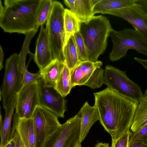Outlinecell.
I'll list each match as a JSON object with an SVG mask.
<instances>
[{"label":"cell","mask_w":147,"mask_h":147,"mask_svg":"<svg viewBox=\"0 0 147 147\" xmlns=\"http://www.w3.org/2000/svg\"><path fill=\"white\" fill-rule=\"evenodd\" d=\"M40 105L38 80L24 87L18 93L15 112L19 118L32 117L36 107Z\"/></svg>","instance_id":"cell-10"},{"label":"cell","mask_w":147,"mask_h":147,"mask_svg":"<svg viewBox=\"0 0 147 147\" xmlns=\"http://www.w3.org/2000/svg\"><path fill=\"white\" fill-rule=\"evenodd\" d=\"M147 124V98H143L138 103L131 125V131L136 133Z\"/></svg>","instance_id":"cell-21"},{"label":"cell","mask_w":147,"mask_h":147,"mask_svg":"<svg viewBox=\"0 0 147 147\" xmlns=\"http://www.w3.org/2000/svg\"><path fill=\"white\" fill-rule=\"evenodd\" d=\"M112 29L109 20L102 15L94 16L89 21L80 23L79 32L86 47L88 61H97L104 53Z\"/></svg>","instance_id":"cell-3"},{"label":"cell","mask_w":147,"mask_h":147,"mask_svg":"<svg viewBox=\"0 0 147 147\" xmlns=\"http://www.w3.org/2000/svg\"><path fill=\"white\" fill-rule=\"evenodd\" d=\"M80 117V141H83L92 125L99 120V116L96 107L90 106L86 102L78 113Z\"/></svg>","instance_id":"cell-17"},{"label":"cell","mask_w":147,"mask_h":147,"mask_svg":"<svg viewBox=\"0 0 147 147\" xmlns=\"http://www.w3.org/2000/svg\"><path fill=\"white\" fill-rule=\"evenodd\" d=\"M134 59L147 70V59H142L137 57H135Z\"/></svg>","instance_id":"cell-34"},{"label":"cell","mask_w":147,"mask_h":147,"mask_svg":"<svg viewBox=\"0 0 147 147\" xmlns=\"http://www.w3.org/2000/svg\"><path fill=\"white\" fill-rule=\"evenodd\" d=\"M16 131L24 147H36V127L32 117L28 119L19 118Z\"/></svg>","instance_id":"cell-16"},{"label":"cell","mask_w":147,"mask_h":147,"mask_svg":"<svg viewBox=\"0 0 147 147\" xmlns=\"http://www.w3.org/2000/svg\"><path fill=\"white\" fill-rule=\"evenodd\" d=\"M64 63L71 71L81 62L79 59L73 35L69 38L63 49Z\"/></svg>","instance_id":"cell-22"},{"label":"cell","mask_w":147,"mask_h":147,"mask_svg":"<svg viewBox=\"0 0 147 147\" xmlns=\"http://www.w3.org/2000/svg\"><path fill=\"white\" fill-rule=\"evenodd\" d=\"M43 0H0V26L9 33L26 34L38 28L36 18Z\"/></svg>","instance_id":"cell-2"},{"label":"cell","mask_w":147,"mask_h":147,"mask_svg":"<svg viewBox=\"0 0 147 147\" xmlns=\"http://www.w3.org/2000/svg\"><path fill=\"white\" fill-rule=\"evenodd\" d=\"M65 64L57 59H53L47 66L38 71L45 84L54 87Z\"/></svg>","instance_id":"cell-19"},{"label":"cell","mask_w":147,"mask_h":147,"mask_svg":"<svg viewBox=\"0 0 147 147\" xmlns=\"http://www.w3.org/2000/svg\"><path fill=\"white\" fill-rule=\"evenodd\" d=\"M4 53L3 48L1 45L0 46V70L3 68V62L4 58Z\"/></svg>","instance_id":"cell-35"},{"label":"cell","mask_w":147,"mask_h":147,"mask_svg":"<svg viewBox=\"0 0 147 147\" xmlns=\"http://www.w3.org/2000/svg\"><path fill=\"white\" fill-rule=\"evenodd\" d=\"M136 140L144 141L147 142V124L136 133L130 131L129 143Z\"/></svg>","instance_id":"cell-27"},{"label":"cell","mask_w":147,"mask_h":147,"mask_svg":"<svg viewBox=\"0 0 147 147\" xmlns=\"http://www.w3.org/2000/svg\"><path fill=\"white\" fill-rule=\"evenodd\" d=\"M36 127V147H43L47 140L61 126L58 117L41 106H37L32 117Z\"/></svg>","instance_id":"cell-9"},{"label":"cell","mask_w":147,"mask_h":147,"mask_svg":"<svg viewBox=\"0 0 147 147\" xmlns=\"http://www.w3.org/2000/svg\"><path fill=\"white\" fill-rule=\"evenodd\" d=\"M84 76V72L78 65L71 71V79L73 87L78 85Z\"/></svg>","instance_id":"cell-28"},{"label":"cell","mask_w":147,"mask_h":147,"mask_svg":"<svg viewBox=\"0 0 147 147\" xmlns=\"http://www.w3.org/2000/svg\"><path fill=\"white\" fill-rule=\"evenodd\" d=\"M82 147L81 145V142L80 141H79L77 142L73 147Z\"/></svg>","instance_id":"cell-38"},{"label":"cell","mask_w":147,"mask_h":147,"mask_svg":"<svg viewBox=\"0 0 147 147\" xmlns=\"http://www.w3.org/2000/svg\"><path fill=\"white\" fill-rule=\"evenodd\" d=\"M80 117L78 113L48 138L43 147H72L80 141Z\"/></svg>","instance_id":"cell-8"},{"label":"cell","mask_w":147,"mask_h":147,"mask_svg":"<svg viewBox=\"0 0 147 147\" xmlns=\"http://www.w3.org/2000/svg\"><path fill=\"white\" fill-rule=\"evenodd\" d=\"M73 87L71 79V71L65 64L54 88L61 95L65 97L69 93Z\"/></svg>","instance_id":"cell-23"},{"label":"cell","mask_w":147,"mask_h":147,"mask_svg":"<svg viewBox=\"0 0 147 147\" xmlns=\"http://www.w3.org/2000/svg\"><path fill=\"white\" fill-rule=\"evenodd\" d=\"M79 58L81 62L88 61V53L83 38L79 32L73 35Z\"/></svg>","instance_id":"cell-26"},{"label":"cell","mask_w":147,"mask_h":147,"mask_svg":"<svg viewBox=\"0 0 147 147\" xmlns=\"http://www.w3.org/2000/svg\"><path fill=\"white\" fill-rule=\"evenodd\" d=\"M19 55L15 53L6 60L3 83L0 90L3 108L9 104L13 96L20 91L22 85L23 74L19 67Z\"/></svg>","instance_id":"cell-7"},{"label":"cell","mask_w":147,"mask_h":147,"mask_svg":"<svg viewBox=\"0 0 147 147\" xmlns=\"http://www.w3.org/2000/svg\"><path fill=\"white\" fill-rule=\"evenodd\" d=\"M135 4L147 14V0H135Z\"/></svg>","instance_id":"cell-32"},{"label":"cell","mask_w":147,"mask_h":147,"mask_svg":"<svg viewBox=\"0 0 147 147\" xmlns=\"http://www.w3.org/2000/svg\"><path fill=\"white\" fill-rule=\"evenodd\" d=\"M144 95V97L147 98V89L145 90Z\"/></svg>","instance_id":"cell-39"},{"label":"cell","mask_w":147,"mask_h":147,"mask_svg":"<svg viewBox=\"0 0 147 147\" xmlns=\"http://www.w3.org/2000/svg\"><path fill=\"white\" fill-rule=\"evenodd\" d=\"M109 36L113 43V47L109 54L110 61H118L125 57L129 49L147 56V40L139 31L130 28L120 31L113 29Z\"/></svg>","instance_id":"cell-4"},{"label":"cell","mask_w":147,"mask_h":147,"mask_svg":"<svg viewBox=\"0 0 147 147\" xmlns=\"http://www.w3.org/2000/svg\"><path fill=\"white\" fill-rule=\"evenodd\" d=\"M80 23L78 19L70 10L65 9L64 24L66 34V43L71 36L79 32Z\"/></svg>","instance_id":"cell-24"},{"label":"cell","mask_w":147,"mask_h":147,"mask_svg":"<svg viewBox=\"0 0 147 147\" xmlns=\"http://www.w3.org/2000/svg\"><path fill=\"white\" fill-rule=\"evenodd\" d=\"M40 26V33L37 39L33 57L39 70L43 69L53 60L44 24Z\"/></svg>","instance_id":"cell-14"},{"label":"cell","mask_w":147,"mask_h":147,"mask_svg":"<svg viewBox=\"0 0 147 147\" xmlns=\"http://www.w3.org/2000/svg\"><path fill=\"white\" fill-rule=\"evenodd\" d=\"M94 95L99 121L115 141L129 130L138 103L107 87Z\"/></svg>","instance_id":"cell-1"},{"label":"cell","mask_w":147,"mask_h":147,"mask_svg":"<svg viewBox=\"0 0 147 147\" xmlns=\"http://www.w3.org/2000/svg\"><path fill=\"white\" fill-rule=\"evenodd\" d=\"M13 137L15 143V147H24L20 140L19 136L16 131Z\"/></svg>","instance_id":"cell-33"},{"label":"cell","mask_w":147,"mask_h":147,"mask_svg":"<svg viewBox=\"0 0 147 147\" xmlns=\"http://www.w3.org/2000/svg\"><path fill=\"white\" fill-rule=\"evenodd\" d=\"M15 143L13 138L9 140L8 142L4 147H15Z\"/></svg>","instance_id":"cell-36"},{"label":"cell","mask_w":147,"mask_h":147,"mask_svg":"<svg viewBox=\"0 0 147 147\" xmlns=\"http://www.w3.org/2000/svg\"><path fill=\"white\" fill-rule=\"evenodd\" d=\"M102 64L101 61H98L83 63L80 68L84 72V76L77 85H85L92 89L101 87L104 84V70L101 67Z\"/></svg>","instance_id":"cell-13"},{"label":"cell","mask_w":147,"mask_h":147,"mask_svg":"<svg viewBox=\"0 0 147 147\" xmlns=\"http://www.w3.org/2000/svg\"><path fill=\"white\" fill-rule=\"evenodd\" d=\"M53 1L43 0L39 9L36 18L37 26L44 24L47 21L51 13Z\"/></svg>","instance_id":"cell-25"},{"label":"cell","mask_w":147,"mask_h":147,"mask_svg":"<svg viewBox=\"0 0 147 147\" xmlns=\"http://www.w3.org/2000/svg\"><path fill=\"white\" fill-rule=\"evenodd\" d=\"M94 147H110L109 143L99 142L95 145Z\"/></svg>","instance_id":"cell-37"},{"label":"cell","mask_w":147,"mask_h":147,"mask_svg":"<svg viewBox=\"0 0 147 147\" xmlns=\"http://www.w3.org/2000/svg\"><path fill=\"white\" fill-rule=\"evenodd\" d=\"M104 80L107 88L138 103L144 96L140 87L128 78L126 71L107 65L104 71Z\"/></svg>","instance_id":"cell-6"},{"label":"cell","mask_w":147,"mask_h":147,"mask_svg":"<svg viewBox=\"0 0 147 147\" xmlns=\"http://www.w3.org/2000/svg\"><path fill=\"white\" fill-rule=\"evenodd\" d=\"M128 147H147V142L144 141L136 140L129 143Z\"/></svg>","instance_id":"cell-31"},{"label":"cell","mask_w":147,"mask_h":147,"mask_svg":"<svg viewBox=\"0 0 147 147\" xmlns=\"http://www.w3.org/2000/svg\"><path fill=\"white\" fill-rule=\"evenodd\" d=\"M98 0H64V2L80 22L89 21L94 16L93 8Z\"/></svg>","instance_id":"cell-15"},{"label":"cell","mask_w":147,"mask_h":147,"mask_svg":"<svg viewBox=\"0 0 147 147\" xmlns=\"http://www.w3.org/2000/svg\"><path fill=\"white\" fill-rule=\"evenodd\" d=\"M135 4V0H98L93 8L94 14H102L132 6Z\"/></svg>","instance_id":"cell-20"},{"label":"cell","mask_w":147,"mask_h":147,"mask_svg":"<svg viewBox=\"0 0 147 147\" xmlns=\"http://www.w3.org/2000/svg\"><path fill=\"white\" fill-rule=\"evenodd\" d=\"M65 9L60 2L53 1L45 28L53 60L57 59L64 63L63 49L66 42L64 24Z\"/></svg>","instance_id":"cell-5"},{"label":"cell","mask_w":147,"mask_h":147,"mask_svg":"<svg viewBox=\"0 0 147 147\" xmlns=\"http://www.w3.org/2000/svg\"><path fill=\"white\" fill-rule=\"evenodd\" d=\"M130 131L125 132L120 138L115 141H112L111 147H128Z\"/></svg>","instance_id":"cell-30"},{"label":"cell","mask_w":147,"mask_h":147,"mask_svg":"<svg viewBox=\"0 0 147 147\" xmlns=\"http://www.w3.org/2000/svg\"><path fill=\"white\" fill-rule=\"evenodd\" d=\"M40 106L44 107L58 117L63 118L66 101L54 87L45 85L41 78L38 80Z\"/></svg>","instance_id":"cell-11"},{"label":"cell","mask_w":147,"mask_h":147,"mask_svg":"<svg viewBox=\"0 0 147 147\" xmlns=\"http://www.w3.org/2000/svg\"><path fill=\"white\" fill-rule=\"evenodd\" d=\"M40 78L41 76L38 71L36 73L34 74L30 73L26 70L23 74L22 85L20 90L29 83L38 80Z\"/></svg>","instance_id":"cell-29"},{"label":"cell","mask_w":147,"mask_h":147,"mask_svg":"<svg viewBox=\"0 0 147 147\" xmlns=\"http://www.w3.org/2000/svg\"><path fill=\"white\" fill-rule=\"evenodd\" d=\"M102 14L114 16L125 20L147 40V14L136 4L127 7Z\"/></svg>","instance_id":"cell-12"},{"label":"cell","mask_w":147,"mask_h":147,"mask_svg":"<svg viewBox=\"0 0 147 147\" xmlns=\"http://www.w3.org/2000/svg\"><path fill=\"white\" fill-rule=\"evenodd\" d=\"M18 93L13 97L9 105L4 109L5 117L3 121L0 113V147H4L8 142L10 136L11 128V123L14 111L17 104Z\"/></svg>","instance_id":"cell-18"}]
</instances>
